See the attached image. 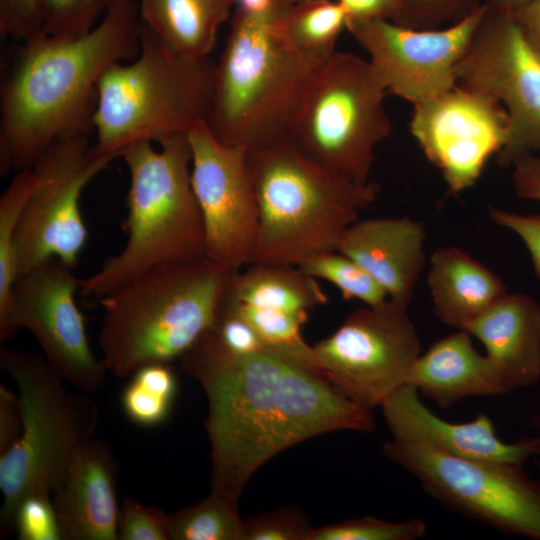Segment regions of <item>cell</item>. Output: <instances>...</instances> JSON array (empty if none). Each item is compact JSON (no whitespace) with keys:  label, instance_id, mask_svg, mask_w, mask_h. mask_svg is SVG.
Instances as JSON below:
<instances>
[{"label":"cell","instance_id":"1","mask_svg":"<svg viewBox=\"0 0 540 540\" xmlns=\"http://www.w3.org/2000/svg\"><path fill=\"white\" fill-rule=\"evenodd\" d=\"M179 360L208 401L211 493L235 504L250 477L283 450L329 432L375 428L372 411L275 350L234 354L204 332Z\"/></svg>","mask_w":540,"mask_h":540},{"label":"cell","instance_id":"2","mask_svg":"<svg viewBox=\"0 0 540 540\" xmlns=\"http://www.w3.org/2000/svg\"><path fill=\"white\" fill-rule=\"evenodd\" d=\"M136 0H112L76 39L38 32L15 46L0 84V172L31 168L56 141L94 131L97 86L113 64L140 50Z\"/></svg>","mask_w":540,"mask_h":540},{"label":"cell","instance_id":"3","mask_svg":"<svg viewBox=\"0 0 540 540\" xmlns=\"http://www.w3.org/2000/svg\"><path fill=\"white\" fill-rule=\"evenodd\" d=\"M235 270L204 254L154 267L99 299L101 359L117 378L179 359L214 323Z\"/></svg>","mask_w":540,"mask_h":540},{"label":"cell","instance_id":"4","mask_svg":"<svg viewBox=\"0 0 540 540\" xmlns=\"http://www.w3.org/2000/svg\"><path fill=\"white\" fill-rule=\"evenodd\" d=\"M258 206L252 263L299 266L337 249L359 211L373 203L380 185L358 184L317 164L286 137L247 148Z\"/></svg>","mask_w":540,"mask_h":540},{"label":"cell","instance_id":"5","mask_svg":"<svg viewBox=\"0 0 540 540\" xmlns=\"http://www.w3.org/2000/svg\"><path fill=\"white\" fill-rule=\"evenodd\" d=\"M159 145L156 150L151 141H138L121 152L130 174L123 221L128 239L122 251L82 279L80 294L86 298L100 299L154 267L204 254L188 134Z\"/></svg>","mask_w":540,"mask_h":540},{"label":"cell","instance_id":"6","mask_svg":"<svg viewBox=\"0 0 540 540\" xmlns=\"http://www.w3.org/2000/svg\"><path fill=\"white\" fill-rule=\"evenodd\" d=\"M214 62L208 126L226 145L253 148L285 137L307 85L323 63L296 50L280 23L236 11Z\"/></svg>","mask_w":540,"mask_h":540},{"label":"cell","instance_id":"7","mask_svg":"<svg viewBox=\"0 0 540 540\" xmlns=\"http://www.w3.org/2000/svg\"><path fill=\"white\" fill-rule=\"evenodd\" d=\"M214 62L184 56L141 23L140 50L129 64H113L97 86L95 153L121 156L138 141L161 142L207 122Z\"/></svg>","mask_w":540,"mask_h":540},{"label":"cell","instance_id":"8","mask_svg":"<svg viewBox=\"0 0 540 540\" xmlns=\"http://www.w3.org/2000/svg\"><path fill=\"white\" fill-rule=\"evenodd\" d=\"M0 365L18 388L23 430L18 442L0 455L1 538L15 531L21 502L51 497L75 450L95 437L97 404L70 390L43 354L1 348Z\"/></svg>","mask_w":540,"mask_h":540},{"label":"cell","instance_id":"9","mask_svg":"<svg viewBox=\"0 0 540 540\" xmlns=\"http://www.w3.org/2000/svg\"><path fill=\"white\" fill-rule=\"evenodd\" d=\"M387 94L368 60L336 51L310 79L285 137L322 167L366 184L392 132Z\"/></svg>","mask_w":540,"mask_h":540},{"label":"cell","instance_id":"10","mask_svg":"<svg viewBox=\"0 0 540 540\" xmlns=\"http://www.w3.org/2000/svg\"><path fill=\"white\" fill-rule=\"evenodd\" d=\"M383 453L446 508L502 533L540 540V482L523 466L461 459L393 438Z\"/></svg>","mask_w":540,"mask_h":540},{"label":"cell","instance_id":"11","mask_svg":"<svg viewBox=\"0 0 540 540\" xmlns=\"http://www.w3.org/2000/svg\"><path fill=\"white\" fill-rule=\"evenodd\" d=\"M408 306L388 298L353 310L330 336L313 345L318 373L361 407H381L405 385L421 354Z\"/></svg>","mask_w":540,"mask_h":540},{"label":"cell","instance_id":"12","mask_svg":"<svg viewBox=\"0 0 540 540\" xmlns=\"http://www.w3.org/2000/svg\"><path fill=\"white\" fill-rule=\"evenodd\" d=\"M117 158L95 153L88 135L54 142L34 163L39 182L20 214L14 236L18 275L50 258L74 268L88 230L80 210L86 185Z\"/></svg>","mask_w":540,"mask_h":540},{"label":"cell","instance_id":"13","mask_svg":"<svg viewBox=\"0 0 540 540\" xmlns=\"http://www.w3.org/2000/svg\"><path fill=\"white\" fill-rule=\"evenodd\" d=\"M455 78L458 85L487 93L505 108L510 137L496 155L501 166L527 155L540 158V56L511 11L486 4Z\"/></svg>","mask_w":540,"mask_h":540},{"label":"cell","instance_id":"14","mask_svg":"<svg viewBox=\"0 0 540 540\" xmlns=\"http://www.w3.org/2000/svg\"><path fill=\"white\" fill-rule=\"evenodd\" d=\"M81 283L73 268L55 257L19 274L0 324V341L19 328L29 330L52 369L75 389L91 393L104 384L108 371L90 347L75 301Z\"/></svg>","mask_w":540,"mask_h":540},{"label":"cell","instance_id":"15","mask_svg":"<svg viewBox=\"0 0 540 540\" xmlns=\"http://www.w3.org/2000/svg\"><path fill=\"white\" fill-rule=\"evenodd\" d=\"M486 4L444 28L416 29L391 20L347 21L387 93L412 105L457 85L455 68L466 53Z\"/></svg>","mask_w":540,"mask_h":540},{"label":"cell","instance_id":"16","mask_svg":"<svg viewBox=\"0 0 540 540\" xmlns=\"http://www.w3.org/2000/svg\"><path fill=\"white\" fill-rule=\"evenodd\" d=\"M191 183L204 229V255L239 270L253 261L258 235V206L247 148L226 145L208 123L188 133Z\"/></svg>","mask_w":540,"mask_h":540},{"label":"cell","instance_id":"17","mask_svg":"<svg viewBox=\"0 0 540 540\" xmlns=\"http://www.w3.org/2000/svg\"><path fill=\"white\" fill-rule=\"evenodd\" d=\"M409 129L453 195L474 186L489 159L510 137L503 105L487 93L458 84L413 105Z\"/></svg>","mask_w":540,"mask_h":540},{"label":"cell","instance_id":"18","mask_svg":"<svg viewBox=\"0 0 540 540\" xmlns=\"http://www.w3.org/2000/svg\"><path fill=\"white\" fill-rule=\"evenodd\" d=\"M381 408L395 440L422 444L461 459L520 466L533 454V436L505 442L484 413L468 422L446 421L432 412L418 391L408 384L391 394Z\"/></svg>","mask_w":540,"mask_h":540},{"label":"cell","instance_id":"19","mask_svg":"<svg viewBox=\"0 0 540 540\" xmlns=\"http://www.w3.org/2000/svg\"><path fill=\"white\" fill-rule=\"evenodd\" d=\"M118 463L95 437L73 453L51 495L62 540H118Z\"/></svg>","mask_w":540,"mask_h":540},{"label":"cell","instance_id":"20","mask_svg":"<svg viewBox=\"0 0 540 540\" xmlns=\"http://www.w3.org/2000/svg\"><path fill=\"white\" fill-rule=\"evenodd\" d=\"M426 230L410 217L357 220L342 234L337 251L367 271L389 299L410 304L425 265Z\"/></svg>","mask_w":540,"mask_h":540},{"label":"cell","instance_id":"21","mask_svg":"<svg viewBox=\"0 0 540 540\" xmlns=\"http://www.w3.org/2000/svg\"><path fill=\"white\" fill-rule=\"evenodd\" d=\"M471 337L459 329L437 340L415 360L405 384L442 409L471 396L511 393L495 364L476 350Z\"/></svg>","mask_w":540,"mask_h":540},{"label":"cell","instance_id":"22","mask_svg":"<svg viewBox=\"0 0 540 540\" xmlns=\"http://www.w3.org/2000/svg\"><path fill=\"white\" fill-rule=\"evenodd\" d=\"M478 339L510 389L540 380V304L522 293H505L463 329Z\"/></svg>","mask_w":540,"mask_h":540},{"label":"cell","instance_id":"23","mask_svg":"<svg viewBox=\"0 0 540 540\" xmlns=\"http://www.w3.org/2000/svg\"><path fill=\"white\" fill-rule=\"evenodd\" d=\"M427 283L436 317L456 330H463L507 293L499 276L454 246L434 251Z\"/></svg>","mask_w":540,"mask_h":540},{"label":"cell","instance_id":"24","mask_svg":"<svg viewBox=\"0 0 540 540\" xmlns=\"http://www.w3.org/2000/svg\"><path fill=\"white\" fill-rule=\"evenodd\" d=\"M141 23L174 51L208 58L235 0H136Z\"/></svg>","mask_w":540,"mask_h":540},{"label":"cell","instance_id":"25","mask_svg":"<svg viewBox=\"0 0 540 540\" xmlns=\"http://www.w3.org/2000/svg\"><path fill=\"white\" fill-rule=\"evenodd\" d=\"M226 294L245 305L298 314L328 302L316 278L282 264L251 263L245 270H235Z\"/></svg>","mask_w":540,"mask_h":540},{"label":"cell","instance_id":"26","mask_svg":"<svg viewBox=\"0 0 540 540\" xmlns=\"http://www.w3.org/2000/svg\"><path fill=\"white\" fill-rule=\"evenodd\" d=\"M347 15L336 0H301L280 23L286 40L299 52L324 62L336 52Z\"/></svg>","mask_w":540,"mask_h":540},{"label":"cell","instance_id":"27","mask_svg":"<svg viewBox=\"0 0 540 540\" xmlns=\"http://www.w3.org/2000/svg\"><path fill=\"white\" fill-rule=\"evenodd\" d=\"M177 394V378L170 363H151L137 369L125 386L121 406L135 425L153 428L171 415Z\"/></svg>","mask_w":540,"mask_h":540},{"label":"cell","instance_id":"28","mask_svg":"<svg viewBox=\"0 0 540 540\" xmlns=\"http://www.w3.org/2000/svg\"><path fill=\"white\" fill-rule=\"evenodd\" d=\"M170 540H244L238 504L211 493L202 501L168 513Z\"/></svg>","mask_w":540,"mask_h":540},{"label":"cell","instance_id":"29","mask_svg":"<svg viewBox=\"0 0 540 540\" xmlns=\"http://www.w3.org/2000/svg\"><path fill=\"white\" fill-rule=\"evenodd\" d=\"M39 182L33 168L19 171L0 197V324L7 317L18 277L14 236L22 209Z\"/></svg>","mask_w":540,"mask_h":540},{"label":"cell","instance_id":"30","mask_svg":"<svg viewBox=\"0 0 540 540\" xmlns=\"http://www.w3.org/2000/svg\"><path fill=\"white\" fill-rule=\"evenodd\" d=\"M225 298L255 329L268 348L317 371L313 346H310L301 334V328L307 322L308 314L249 306L233 300L227 294Z\"/></svg>","mask_w":540,"mask_h":540},{"label":"cell","instance_id":"31","mask_svg":"<svg viewBox=\"0 0 540 540\" xmlns=\"http://www.w3.org/2000/svg\"><path fill=\"white\" fill-rule=\"evenodd\" d=\"M306 274L332 283L345 300L375 306L388 299L385 290L359 264L334 250L317 254L298 266Z\"/></svg>","mask_w":540,"mask_h":540},{"label":"cell","instance_id":"32","mask_svg":"<svg viewBox=\"0 0 540 540\" xmlns=\"http://www.w3.org/2000/svg\"><path fill=\"white\" fill-rule=\"evenodd\" d=\"M112 0H36L39 32L76 39L89 34Z\"/></svg>","mask_w":540,"mask_h":540},{"label":"cell","instance_id":"33","mask_svg":"<svg viewBox=\"0 0 540 540\" xmlns=\"http://www.w3.org/2000/svg\"><path fill=\"white\" fill-rule=\"evenodd\" d=\"M426 532L419 518L391 522L366 516L313 528L309 540H416Z\"/></svg>","mask_w":540,"mask_h":540},{"label":"cell","instance_id":"34","mask_svg":"<svg viewBox=\"0 0 540 540\" xmlns=\"http://www.w3.org/2000/svg\"><path fill=\"white\" fill-rule=\"evenodd\" d=\"M485 0H400L395 23L416 29L439 28L461 20Z\"/></svg>","mask_w":540,"mask_h":540},{"label":"cell","instance_id":"35","mask_svg":"<svg viewBox=\"0 0 540 540\" xmlns=\"http://www.w3.org/2000/svg\"><path fill=\"white\" fill-rule=\"evenodd\" d=\"M312 529L305 514L290 506L244 520V540H309Z\"/></svg>","mask_w":540,"mask_h":540},{"label":"cell","instance_id":"36","mask_svg":"<svg viewBox=\"0 0 540 540\" xmlns=\"http://www.w3.org/2000/svg\"><path fill=\"white\" fill-rule=\"evenodd\" d=\"M118 540H170L168 513L128 497L120 506Z\"/></svg>","mask_w":540,"mask_h":540},{"label":"cell","instance_id":"37","mask_svg":"<svg viewBox=\"0 0 540 540\" xmlns=\"http://www.w3.org/2000/svg\"><path fill=\"white\" fill-rule=\"evenodd\" d=\"M15 531L20 540H62L51 497L24 499L16 513Z\"/></svg>","mask_w":540,"mask_h":540},{"label":"cell","instance_id":"38","mask_svg":"<svg viewBox=\"0 0 540 540\" xmlns=\"http://www.w3.org/2000/svg\"><path fill=\"white\" fill-rule=\"evenodd\" d=\"M488 215L495 224L514 232L523 241L534 273L540 279V212L519 214L489 205Z\"/></svg>","mask_w":540,"mask_h":540},{"label":"cell","instance_id":"39","mask_svg":"<svg viewBox=\"0 0 540 540\" xmlns=\"http://www.w3.org/2000/svg\"><path fill=\"white\" fill-rule=\"evenodd\" d=\"M39 32L36 0H0V34L20 42Z\"/></svg>","mask_w":540,"mask_h":540},{"label":"cell","instance_id":"40","mask_svg":"<svg viewBox=\"0 0 540 540\" xmlns=\"http://www.w3.org/2000/svg\"><path fill=\"white\" fill-rule=\"evenodd\" d=\"M23 410L19 394L0 384V455L9 451L20 439Z\"/></svg>","mask_w":540,"mask_h":540},{"label":"cell","instance_id":"41","mask_svg":"<svg viewBox=\"0 0 540 540\" xmlns=\"http://www.w3.org/2000/svg\"><path fill=\"white\" fill-rule=\"evenodd\" d=\"M344 9L347 21L383 19L395 21L400 0H336Z\"/></svg>","mask_w":540,"mask_h":540},{"label":"cell","instance_id":"42","mask_svg":"<svg viewBox=\"0 0 540 540\" xmlns=\"http://www.w3.org/2000/svg\"><path fill=\"white\" fill-rule=\"evenodd\" d=\"M512 182L516 194L523 199L540 201V158L527 155L513 165Z\"/></svg>","mask_w":540,"mask_h":540},{"label":"cell","instance_id":"43","mask_svg":"<svg viewBox=\"0 0 540 540\" xmlns=\"http://www.w3.org/2000/svg\"><path fill=\"white\" fill-rule=\"evenodd\" d=\"M293 4L289 0H235L234 11L269 24H279Z\"/></svg>","mask_w":540,"mask_h":540},{"label":"cell","instance_id":"44","mask_svg":"<svg viewBox=\"0 0 540 540\" xmlns=\"http://www.w3.org/2000/svg\"><path fill=\"white\" fill-rule=\"evenodd\" d=\"M525 39L540 56V0L511 11Z\"/></svg>","mask_w":540,"mask_h":540},{"label":"cell","instance_id":"45","mask_svg":"<svg viewBox=\"0 0 540 540\" xmlns=\"http://www.w3.org/2000/svg\"><path fill=\"white\" fill-rule=\"evenodd\" d=\"M532 1L534 0H485V3L497 9L513 11Z\"/></svg>","mask_w":540,"mask_h":540},{"label":"cell","instance_id":"46","mask_svg":"<svg viewBox=\"0 0 540 540\" xmlns=\"http://www.w3.org/2000/svg\"><path fill=\"white\" fill-rule=\"evenodd\" d=\"M536 427V435L534 438V450L531 459H533L537 471V480L540 482V416H536L533 422Z\"/></svg>","mask_w":540,"mask_h":540},{"label":"cell","instance_id":"47","mask_svg":"<svg viewBox=\"0 0 540 540\" xmlns=\"http://www.w3.org/2000/svg\"><path fill=\"white\" fill-rule=\"evenodd\" d=\"M292 4L296 3V2H299L301 0H289Z\"/></svg>","mask_w":540,"mask_h":540}]
</instances>
